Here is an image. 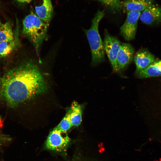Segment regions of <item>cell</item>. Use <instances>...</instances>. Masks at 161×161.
<instances>
[{
  "instance_id": "obj_1",
  "label": "cell",
  "mask_w": 161,
  "mask_h": 161,
  "mask_svg": "<svg viewBox=\"0 0 161 161\" xmlns=\"http://www.w3.org/2000/svg\"><path fill=\"white\" fill-rule=\"evenodd\" d=\"M1 94L6 101L15 106L44 92L46 85L38 66L27 61L7 71L1 83Z\"/></svg>"
},
{
  "instance_id": "obj_2",
  "label": "cell",
  "mask_w": 161,
  "mask_h": 161,
  "mask_svg": "<svg viewBox=\"0 0 161 161\" xmlns=\"http://www.w3.org/2000/svg\"><path fill=\"white\" fill-rule=\"evenodd\" d=\"M104 14V10L98 11L92 19L90 28L84 30L91 49L92 63L94 65L101 62L105 58L103 42L98 30L99 23Z\"/></svg>"
},
{
  "instance_id": "obj_3",
  "label": "cell",
  "mask_w": 161,
  "mask_h": 161,
  "mask_svg": "<svg viewBox=\"0 0 161 161\" xmlns=\"http://www.w3.org/2000/svg\"><path fill=\"white\" fill-rule=\"evenodd\" d=\"M48 26L36 15H29L23 21L22 32L29 39L39 54L41 45L46 38Z\"/></svg>"
},
{
  "instance_id": "obj_4",
  "label": "cell",
  "mask_w": 161,
  "mask_h": 161,
  "mask_svg": "<svg viewBox=\"0 0 161 161\" xmlns=\"http://www.w3.org/2000/svg\"><path fill=\"white\" fill-rule=\"evenodd\" d=\"M105 51L111 64L113 70L118 72L117 59L120 44L117 38L106 32L103 42Z\"/></svg>"
},
{
  "instance_id": "obj_5",
  "label": "cell",
  "mask_w": 161,
  "mask_h": 161,
  "mask_svg": "<svg viewBox=\"0 0 161 161\" xmlns=\"http://www.w3.org/2000/svg\"><path fill=\"white\" fill-rule=\"evenodd\" d=\"M141 14L140 11H127L126 19L120 27V33L126 40L130 41L135 37Z\"/></svg>"
},
{
  "instance_id": "obj_6",
  "label": "cell",
  "mask_w": 161,
  "mask_h": 161,
  "mask_svg": "<svg viewBox=\"0 0 161 161\" xmlns=\"http://www.w3.org/2000/svg\"><path fill=\"white\" fill-rule=\"evenodd\" d=\"M66 133L55 127L50 133L46 140L45 145L47 148L57 151L64 148L70 140Z\"/></svg>"
},
{
  "instance_id": "obj_7",
  "label": "cell",
  "mask_w": 161,
  "mask_h": 161,
  "mask_svg": "<svg viewBox=\"0 0 161 161\" xmlns=\"http://www.w3.org/2000/svg\"><path fill=\"white\" fill-rule=\"evenodd\" d=\"M134 49L130 44H120L117 56V62L119 71L125 68L133 61Z\"/></svg>"
},
{
  "instance_id": "obj_8",
  "label": "cell",
  "mask_w": 161,
  "mask_h": 161,
  "mask_svg": "<svg viewBox=\"0 0 161 161\" xmlns=\"http://www.w3.org/2000/svg\"><path fill=\"white\" fill-rule=\"evenodd\" d=\"M141 14L140 20L147 24H153L161 22V7L152 4Z\"/></svg>"
},
{
  "instance_id": "obj_9",
  "label": "cell",
  "mask_w": 161,
  "mask_h": 161,
  "mask_svg": "<svg viewBox=\"0 0 161 161\" xmlns=\"http://www.w3.org/2000/svg\"><path fill=\"white\" fill-rule=\"evenodd\" d=\"M37 15L45 24L48 26L53 13L51 0H38L35 6Z\"/></svg>"
},
{
  "instance_id": "obj_10",
  "label": "cell",
  "mask_w": 161,
  "mask_h": 161,
  "mask_svg": "<svg viewBox=\"0 0 161 161\" xmlns=\"http://www.w3.org/2000/svg\"><path fill=\"white\" fill-rule=\"evenodd\" d=\"M136 71L144 69L155 61L154 56L147 50L141 49L134 55Z\"/></svg>"
},
{
  "instance_id": "obj_11",
  "label": "cell",
  "mask_w": 161,
  "mask_h": 161,
  "mask_svg": "<svg viewBox=\"0 0 161 161\" xmlns=\"http://www.w3.org/2000/svg\"><path fill=\"white\" fill-rule=\"evenodd\" d=\"M136 74L140 78L161 76V60L155 61L146 68L136 71Z\"/></svg>"
},
{
  "instance_id": "obj_12",
  "label": "cell",
  "mask_w": 161,
  "mask_h": 161,
  "mask_svg": "<svg viewBox=\"0 0 161 161\" xmlns=\"http://www.w3.org/2000/svg\"><path fill=\"white\" fill-rule=\"evenodd\" d=\"M152 3L148 0H126L122 4L127 11L144 10Z\"/></svg>"
},
{
  "instance_id": "obj_13",
  "label": "cell",
  "mask_w": 161,
  "mask_h": 161,
  "mask_svg": "<svg viewBox=\"0 0 161 161\" xmlns=\"http://www.w3.org/2000/svg\"><path fill=\"white\" fill-rule=\"evenodd\" d=\"M70 118L72 126L80 125L82 120L81 106L76 101H73L70 109Z\"/></svg>"
},
{
  "instance_id": "obj_14",
  "label": "cell",
  "mask_w": 161,
  "mask_h": 161,
  "mask_svg": "<svg viewBox=\"0 0 161 161\" xmlns=\"http://www.w3.org/2000/svg\"><path fill=\"white\" fill-rule=\"evenodd\" d=\"M17 40L14 38L10 40L4 41L0 43V58L9 54L17 44Z\"/></svg>"
},
{
  "instance_id": "obj_15",
  "label": "cell",
  "mask_w": 161,
  "mask_h": 161,
  "mask_svg": "<svg viewBox=\"0 0 161 161\" xmlns=\"http://www.w3.org/2000/svg\"><path fill=\"white\" fill-rule=\"evenodd\" d=\"M14 38L12 26L9 22L2 24L0 26V43Z\"/></svg>"
},
{
  "instance_id": "obj_16",
  "label": "cell",
  "mask_w": 161,
  "mask_h": 161,
  "mask_svg": "<svg viewBox=\"0 0 161 161\" xmlns=\"http://www.w3.org/2000/svg\"><path fill=\"white\" fill-rule=\"evenodd\" d=\"M70 109L56 127L61 131L66 132L72 126L70 118Z\"/></svg>"
},
{
  "instance_id": "obj_17",
  "label": "cell",
  "mask_w": 161,
  "mask_h": 161,
  "mask_svg": "<svg viewBox=\"0 0 161 161\" xmlns=\"http://www.w3.org/2000/svg\"><path fill=\"white\" fill-rule=\"evenodd\" d=\"M112 11L117 12L122 8V4L119 0H97Z\"/></svg>"
},
{
  "instance_id": "obj_18",
  "label": "cell",
  "mask_w": 161,
  "mask_h": 161,
  "mask_svg": "<svg viewBox=\"0 0 161 161\" xmlns=\"http://www.w3.org/2000/svg\"><path fill=\"white\" fill-rule=\"evenodd\" d=\"M18 1L21 2H27L30 3L32 0H17Z\"/></svg>"
},
{
  "instance_id": "obj_19",
  "label": "cell",
  "mask_w": 161,
  "mask_h": 161,
  "mask_svg": "<svg viewBox=\"0 0 161 161\" xmlns=\"http://www.w3.org/2000/svg\"><path fill=\"white\" fill-rule=\"evenodd\" d=\"M3 125V121L0 117V129L2 127Z\"/></svg>"
},
{
  "instance_id": "obj_20",
  "label": "cell",
  "mask_w": 161,
  "mask_h": 161,
  "mask_svg": "<svg viewBox=\"0 0 161 161\" xmlns=\"http://www.w3.org/2000/svg\"><path fill=\"white\" fill-rule=\"evenodd\" d=\"M2 24L1 23L0 21V26Z\"/></svg>"
},
{
  "instance_id": "obj_21",
  "label": "cell",
  "mask_w": 161,
  "mask_h": 161,
  "mask_svg": "<svg viewBox=\"0 0 161 161\" xmlns=\"http://www.w3.org/2000/svg\"><path fill=\"white\" fill-rule=\"evenodd\" d=\"M0 84H1V83H0Z\"/></svg>"
}]
</instances>
